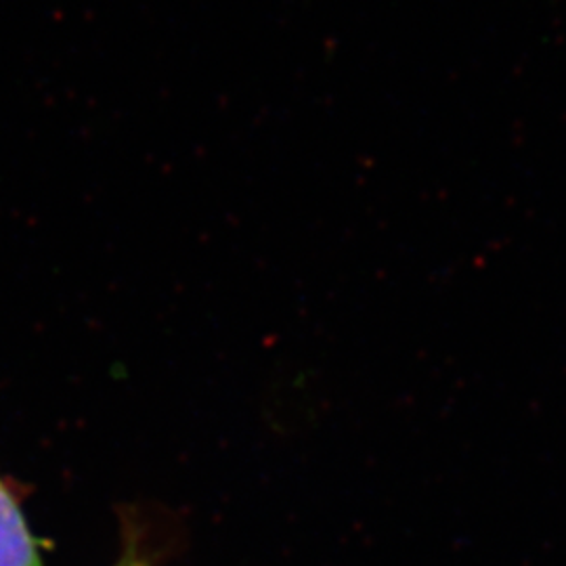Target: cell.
Segmentation results:
<instances>
[{
  "label": "cell",
  "mask_w": 566,
  "mask_h": 566,
  "mask_svg": "<svg viewBox=\"0 0 566 566\" xmlns=\"http://www.w3.org/2000/svg\"><path fill=\"white\" fill-rule=\"evenodd\" d=\"M0 566H44L18 495L0 476Z\"/></svg>",
  "instance_id": "1"
},
{
  "label": "cell",
  "mask_w": 566,
  "mask_h": 566,
  "mask_svg": "<svg viewBox=\"0 0 566 566\" xmlns=\"http://www.w3.org/2000/svg\"><path fill=\"white\" fill-rule=\"evenodd\" d=\"M116 566H142V565H139V560H137V558H135V556H130V554H128V556H126V558H124V560H120V565H116Z\"/></svg>",
  "instance_id": "2"
}]
</instances>
